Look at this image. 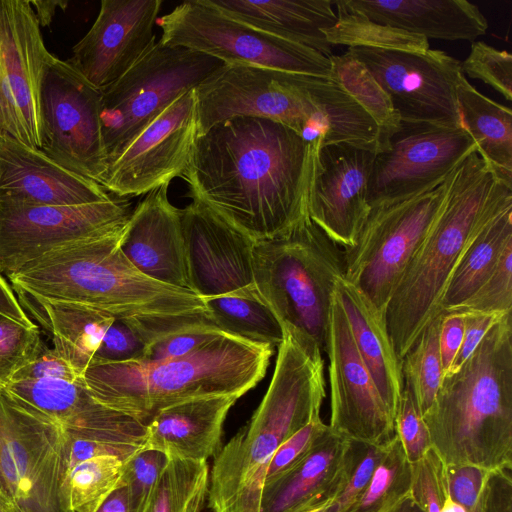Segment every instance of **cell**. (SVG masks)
Listing matches in <instances>:
<instances>
[{
    "mask_svg": "<svg viewBox=\"0 0 512 512\" xmlns=\"http://www.w3.org/2000/svg\"><path fill=\"white\" fill-rule=\"evenodd\" d=\"M279 122L238 116L198 135L181 178L189 196L254 242L286 235L308 216L314 152Z\"/></svg>",
    "mask_w": 512,
    "mask_h": 512,
    "instance_id": "1",
    "label": "cell"
},
{
    "mask_svg": "<svg viewBox=\"0 0 512 512\" xmlns=\"http://www.w3.org/2000/svg\"><path fill=\"white\" fill-rule=\"evenodd\" d=\"M443 189L438 212L386 308L388 331L401 360L443 313L445 289L465 252L487 226L512 210V185L498 178L476 150L449 173Z\"/></svg>",
    "mask_w": 512,
    "mask_h": 512,
    "instance_id": "2",
    "label": "cell"
},
{
    "mask_svg": "<svg viewBox=\"0 0 512 512\" xmlns=\"http://www.w3.org/2000/svg\"><path fill=\"white\" fill-rule=\"evenodd\" d=\"M445 465L512 468V315L506 313L461 368L443 378L423 415Z\"/></svg>",
    "mask_w": 512,
    "mask_h": 512,
    "instance_id": "3",
    "label": "cell"
},
{
    "mask_svg": "<svg viewBox=\"0 0 512 512\" xmlns=\"http://www.w3.org/2000/svg\"><path fill=\"white\" fill-rule=\"evenodd\" d=\"M124 226L43 254L7 276L12 288L114 318L205 315L195 293L155 281L128 261L120 248Z\"/></svg>",
    "mask_w": 512,
    "mask_h": 512,
    "instance_id": "4",
    "label": "cell"
},
{
    "mask_svg": "<svg viewBox=\"0 0 512 512\" xmlns=\"http://www.w3.org/2000/svg\"><path fill=\"white\" fill-rule=\"evenodd\" d=\"M273 350L223 333L183 357L92 365L82 378L98 402L146 426L159 410L176 403L243 396L265 376Z\"/></svg>",
    "mask_w": 512,
    "mask_h": 512,
    "instance_id": "5",
    "label": "cell"
},
{
    "mask_svg": "<svg viewBox=\"0 0 512 512\" xmlns=\"http://www.w3.org/2000/svg\"><path fill=\"white\" fill-rule=\"evenodd\" d=\"M344 249L310 218L284 236L255 242L254 285L282 327L326 353L331 298Z\"/></svg>",
    "mask_w": 512,
    "mask_h": 512,
    "instance_id": "6",
    "label": "cell"
},
{
    "mask_svg": "<svg viewBox=\"0 0 512 512\" xmlns=\"http://www.w3.org/2000/svg\"><path fill=\"white\" fill-rule=\"evenodd\" d=\"M160 41L224 65L264 67L329 78V57L240 21L211 3L188 0L157 19Z\"/></svg>",
    "mask_w": 512,
    "mask_h": 512,
    "instance_id": "7",
    "label": "cell"
},
{
    "mask_svg": "<svg viewBox=\"0 0 512 512\" xmlns=\"http://www.w3.org/2000/svg\"><path fill=\"white\" fill-rule=\"evenodd\" d=\"M223 65L160 40L121 78L101 90L100 121L108 163L171 102Z\"/></svg>",
    "mask_w": 512,
    "mask_h": 512,
    "instance_id": "8",
    "label": "cell"
},
{
    "mask_svg": "<svg viewBox=\"0 0 512 512\" xmlns=\"http://www.w3.org/2000/svg\"><path fill=\"white\" fill-rule=\"evenodd\" d=\"M310 75L264 67L222 65L195 88L198 132L238 116L270 119L307 142H323L326 121L309 89Z\"/></svg>",
    "mask_w": 512,
    "mask_h": 512,
    "instance_id": "9",
    "label": "cell"
},
{
    "mask_svg": "<svg viewBox=\"0 0 512 512\" xmlns=\"http://www.w3.org/2000/svg\"><path fill=\"white\" fill-rule=\"evenodd\" d=\"M0 489L17 512H71L63 490V429L0 386Z\"/></svg>",
    "mask_w": 512,
    "mask_h": 512,
    "instance_id": "10",
    "label": "cell"
},
{
    "mask_svg": "<svg viewBox=\"0 0 512 512\" xmlns=\"http://www.w3.org/2000/svg\"><path fill=\"white\" fill-rule=\"evenodd\" d=\"M443 191L442 183L420 195L371 209L354 246L344 250V278L384 313L438 212Z\"/></svg>",
    "mask_w": 512,
    "mask_h": 512,
    "instance_id": "11",
    "label": "cell"
},
{
    "mask_svg": "<svg viewBox=\"0 0 512 512\" xmlns=\"http://www.w3.org/2000/svg\"><path fill=\"white\" fill-rule=\"evenodd\" d=\"M100 99L99 89L66 61L52 56L40 86V150L63 167L97 183L108 165Z\"/></svg>",
    "mask_w": 512,
    "mask_h": 512,
    "instance_id": "12",
    "label": "cell"
},
{
    "mask_svg": "<svg viewBox=\"0 0 512 512\" xmlns=\"http://www.w3.org/2000/svg\"><path fill=\"white\" fill-rule=\"evenodd\" d=\"M474 150L464 128L401 121L375 153L367 189L370 209L438 187Z\"/></svg>",
    "mask_w": 512,
    "mask_h": 512,
    "instance_id": "13",
    "label": "cell"
},
{
    "mask_svg": "<svg viewBox=\"0 0 512 512\" xmlns=\"http://www.w3.org/2000/svg\"><path fill=\"white\" fill-rule=\"evenodd\" d=\"M388 95L402 122L462 127L456 89L461 62L441 50L348 48Z\"/></svg>",
    "mask_w": 512,
    "mask_h": 512,
    "instance_id": "14",
    "label": "cell"
},
{
    "mask_svg": "<svg viewBox=\"0 0 512 512\" xmlns=\"http://www.w3.org/2000/svg\"><path fill=\"white\" fill-rule=\"evenodd\" d=\"M30 1L0 0V133L41 149L40 86L52 58Z\"/></svg>",
    "mask_w": 512,
    "mask_h": 512,
    "instance_id": "15",
    "label": "cell"
},
{
    "mask_svg": "<svg viewBox=\"0 0 512 512\" xmlns=\"http://www.w3.org/2000/svg\"><path fill=\"white\" fill-rule=\"evenodd\" d=\"M125 200L78 205H36L0 197V274L6 276L59 246L123 227Z\"/></svg>",
    "mask_w": 512,
    "mask_h": 512,
    "instance_id": "16",
    "label": "cell"
},
{
    "mask_svg": "<svg viewBox=\"0 0 512 512\" xmlns=\"http://www.w3.org/2000/svg\"><path fill=\"white\" fill-rule=\"evenodd\" d=\"M195 89L171 102L111 160L99 184L118 197L139 196L181 177L198 137Z\"/></svg>",
    "mask_w": 512,
    "mask_h": 512,
    "instance_id": "17",
    "label": "cell"
},
{
    "mask_svg": "<svg viewBox=\"0 0 512 512\" xmlns=\"http://www.w3.org/2000/svg\"><path fill=\"white\" fill-rule=\"evenodd\" d=\"M330 423L343 438L386 445L395 436V416L380 396L354 342L345 311L333 291L328 342Z\"/></svg>",
    "mask_w": 512,
    "mask_h": 512,
    "instance_id": "18",
    "label": "cell"
},
{
    "mask_svg": "<svg viewBox=\"0 0 512 512\" xmlns=\"http://www.w3.org/2000/svg\"><path fill=\"white\" fill-rule=\"evenodd\" d=\"M375 153L349 144L321 145L313 155L308 216L344 250L370 213L367 189Z\"/></svg>",
    "mask_w": 512,
    "mask_h": 512,
    "instance_id": "19",
    "label": "cell"
},
{
    "mask_svg": "<svg viewBox=\"0 0 512 512\" xmlns=\"http://www.w3.org/2000/svg\"><path fill=\"white\" fill-rule=\"evenodd\" d=\"M161 0H103L92 27L66 62L100 91L129 71L156 43Z\"/></svg>",
    "mask_w": 512,
    "mask_h": 512,
    "instance_id": "20",
    "label": "cell"
},
{
    "mask_svg": "<svg viewBox=\"0 0 512 512\" xmlns=\"http://www.w3.org/2000/svg\"><path fill=\"white\" fill-rule=\"evenodd\" d=\"M180 215L190 291L204 299L254 286L252 239L197 199Z\"/></svg>",
    "mask_w": 512,
    "mask_h": 512,
    "instance_id": "21",
    "label": "cell"
},
{
    "mask_svg": "<svg viewBox=\"0 0 512 512\" xmlns=\"http://www.w3.org/2000/svg\"><path fill=\"white\" fill-rule=\"evenodd\" d=\"M10 396L48 417L66 432L110 442L143 446L146 426L98 402L83 378L10 381L1 386Z\"/></svg>",
    "mask_w": 512,
    "mask_h": 512,
    "instance_id": "22",
    "label": "cell"
},
{
    "mask_svg": "<svg viewBox=\"0 0 512 512\" xmlns=\"http://www.w3.org/2000/svg\"><path fill=\"white\" fill-rule=\"evenodd\" d=\"M168 186L138 203L123 228L120 248L142 274L190 290L180 209L169 201Z\"/></svg>",
    "mask_w": 512,
    "mask_h": 512,
    "instance_id": "23",
    "label": "cell"
},
{
    "mask_svg": "<svg viewBox=\"0 0 512 512\" xmlns=\"http://www.w3.org/2000/svg\"><path fill=\"white\" fill-rule=\"evenodd\" d=\"M0 197L50 206H78L112 198L96 181L2 133Z\"/></svg>",
    "mask_w": 512,
    "mask_h": 512,
    "instance_id": "24",
    "label": "cell"
},
{
    "mask_svg": "<svg viewBox=\"0 0 512 512\" xmlns=\"http://www.w3.org/2000/svg\"><path fill=\"white\" fill-rule=\"evenodd\" d=\"M239 398L208 396L165 407L146 425L143 446L170 458L207 461L220 451L224 421Z\"/></svg>",
    "mask_w": 512,
    "mask_h": 512,
    "instance_id": "25",
    "label": "cell"
},
{
    "mask_svg": "<svg viewBox=\"0 0 512 512\" xmlns=\"http://www.w3.org/2000/svg\"><path fill=\"white\" fill-rule=\"evenodd\" d=\"M367 18L406 32L445 41H474L488 23L467 0H346Z\"/></svg>",
    "mask_w": 512,
    "mask_h": 512,
    "instance_id": "26",
    "label": "cell"
},
{
    "mask_svg": "<svg viewBox=\"0 0 512 512\" xmlns=\"http://www.w3.org/2000/svg\"><path fill=\"white\" fill-rule=\"evenodd\" d=\"M348 441L328 428L299 463L264 484L259 512H303L332 501Z\"/></svg>",
    "mask_w": 512,
    "mask_h": 512,
    "instance_id": "27",
    "label": "cell"
},
{
    "mask_svg": "<svg viewBox=\"0 0 512 512\" xmlns=\"http://www.w3.org/2000/svg\"><path fill=\"white\" fill-rule=\"evenodd\" d=\"M334 292L345 311L357 350L380 396L395 416L404 378L402 360L390 337L386 315L344 276L337 279Z\"/></svg>",
    "mask_w": 512,
    "mask_h": 512,
    "instance_id": "28",
    "label": "cell"
},
{
    "mask_svg": "<svg viewBox=\"0 0 512 512\" xmlns=\"http://www.w3.org/2000/svg\"><path fill=\"white\" fill-rule=\"evenodd\" d=\"M213 5L257 29L330 57L323 34L337 20L330 0H210Z\"/></svg>",
    "mask_w": 512,
    "mask_h": 512,
    "instance_id": "29",
    "label": "cell"
},
{
    "mask_svg": "<svg viewBox=\"0 0 512 512\" xmlns=\"http://www.w3.org/2000/svg\"><path fill=\"white\" fill-rule=\"evenodd\" d=\"M13 290L26 314L50 333L53 349L83 377L115 318L84 306L46 301Z\"/></svg>",
    "mask_w": 512,
    "mask_h": 512,
    "instance_id": "30",
    "label": "cell"
},
{
    "mask_svg": "<svg viewBox=\"0 0 512 512\" xmlns=\"http://www.w3.org/2000/svg\"><path fill=\"white\" fill-rule=\"evenodd\" d=\"M457 105L462 127L494 174L512 185V111L480 93L462 75Z\"/></svg>",
    "mask_w": 512,
    "mask_h": 512,
    "instance_id": "31",
    "label": "cell"
},
{
    "mask_svg": "<svg viewBox=\"0 0 512 512\" xmlns=\"http://www.w3.org/2000/svg\"><path fill=\"white\" fill-rule=\"evenodd\" d=\"M207 320L220 331L248 342L278 346L284 330L255 285L203 299Z\"/></svg>",
    "mask_w": 512,
    "mask_h": 512,
    "instance_id": "32",
    "label": "cell"
},
{
    "mask_svg": "<svg viewBox=\"0 0 512 512\" xmlns=\"http://www.w3.org/2000/svg\"><path fill=\"white\" fill-rule=\"evenodd\" d=\"M511 242L512 210H509L485 228L457 264L444 292L443 312L464 302L487 280Z\"/></svg>",
    "mask_w": 512,
    "mask_h": 512,
    "instance_id": "33",
    "label": "cell"
},
{
    "mask_svg": "<svg viewBox=\"0 0 512 512\" xmlns=\"http://www.w3.org/2000/svg\"><path fill=\"white\" fill-rule=\"evenodd\" d=\"M337 20L323 29L328 43L348 48L368 47L385 50L425 52L429 42L425 37L375 22L348 5L346 0L333 1Z\"/></svg>",
    "mask_w": 512,
    "mask_h": 512,
    "instance_id": "34",
    "label": "cell"
},
{
    "mask_svg": "<svg viewBox=\"0 0 512 512\" xmlns=\"http://www.w3.org/2000/svg\"><path fill=\"white\" fill-rule=\"evenodd\" d=\"M209 475L205 460L170 458L143 512H201Z\"/></svg>",
    "mask_w": 512,
    "mask_h": 512,
    "instance_id": "35",
    "label": "cell"
},
{
    "mask_svg": "<svg viewBox=\"0 0 512 512\" xmlns=\"http://www.w3.org/2000/svg\"><path fill=\"white\" fill-rule=\"evenodd\" d=\"M329 59V79L346 92L378 125L382 132V148L387 137L401 123L388 95L363 64L349 52L339 56L331 55Z\"/></svg>",
    "mask_w": 512,
    "mask_h": 512,
    "instance_id": "36",
    "label": "cell"
},
{
    "mask_svg": "<svg viewBox=\"0 0 512 512\" xmlns=\"http://www.w3.org/2000/svg\"><path fill=\"white\" fill-rule=\"evenodd\" d=\"M443 314L434 318L422 331L402 359L404 385L407 386L424 415L435 401L443 380L439 334Z\"/></svg>",
    "mask_w": 512,
    "mask_h": 512,
    "instance_id": "37",
    "label": "cell"
},
{
    "mask_svg": "<svg viewBox=\"0 0 512 512\" xmlns=\"http://www.w3.org/2000/svg\"><path fill=\"white\" fill-rule=\"evenodd\" d=\"M412 478V464L396 435L386 445L366 490L348 512H387L411 493Z\"/></svg>",
    "mask_w": 512,
    "mask_h": 512,
    "instance_id": "38",
    "label": "cell"
},
{
    "mask_svg": "<svg viewBox=\"0 0 512 512\" xmlns=\"http://www.w3.org/2000/svg\"><path fill=\"white\" fill-rule=\"evenodd\" d=\"M123 460L97 456L74 466L65 476L63 490L71 512H94L117 486Z\"/></svg>",
    "mask_w": 512,
    "mask_h": 512,
    "instance_id": "39",
    "label": "cell"
},
{
    "mask_svg": "<svg viewBox=\"0 0 512 512\" xmlns=\"http://www.w3.org/2000/svg\"><path fill=\"white\" fill-rule=\"evenodd\" d=\"M386 445L348 441L340 478L332 498L335 512H348L359 500L384 454Z\"/></svg>",
    "mask_w": 512,
    "mask_h": 512,
    "instance_id": "40",
    "label": "cell"
},
{
    "mask_svg": "<svg viewBox=\"0 0 512 512\" xmlns=\"http://www.w3.org/2000/svg\"><path fill=\"white\" fill-rule=\"evenodd\" d=\"M169 460L166 453L142 446L123 461L119 482L127 488L130 512H143Z\"/></svg>",
    "mask_w": 512,
    "mask_h": 512,
    "instance_id": "41",
    "label": "cell"
},
{
    "mask_svg": "<svg viewBox=\"0 0 512 512\" xmlns=\"http://www.w3.org/2000/svg\"><path fill=\"white\" fill-rule=\"evenodd\" d=\"M37 326L29 327L0 316V386L44 349Z\"/></svg>",
    "mask_w": 512,
    "mask_h": 512,
    "instance_id": "42",
    "label": "cell"
},
{
    "mask_svg": "<svg viewBox=\"0 0 512 512\" xmlns=\"http://www.w3.org/2000/svg\"><path fill=\"white\" fill-rule=\"evenodd\" d=\"M512 309V242L509 243L494 271L464 302L444 313H506Z\"/></svg>",
    "mask_w": 512,
    "mask_h": 512,
    "instance_id": "43",
    "label": "cell"
},
{
    "mask_svg": "<svg viewBox=\"0 0 512 512\" xmlns=\"http://www.w3.org/2000/svg\"><path fill=\"white\" fill-rule=\"evenodd\" d=\"M461 72L484 82L511 101L512 55L506 50H498L483 41H473L467 58L461 62Z\"/></svg>",
    "mask_w": 512,
    "mask_h": 512,
    "instance_id": "44",
    "label": "cell"
},
{
    "mask_svg": "<svg viewBox=\"0 0 512 512\" xmlns=\"http://www.w3.org/2000/svg\"><path fill=\"white\" fill-rule=\"evenodd\" d=\"M395 430L411 464L422 459L432 448L423 415L411 390L405 385L395 415Z\"/></svg>",
    "mask_w": 512,
    "mask_h": 512,
    "instance_id": "45",
    "label": "cell"
},
{
    "mask_svg": "<svg viewBox=\"0 0 512 512\" xmlns=\"http://www.w3.org/2000/svg\"><path fill=\"white\" fill-rule=\"evenodd\" d=\"M223 333L210 323L191 325L150 343L142 360L160 361L183 357L217 339Z\"/></svg>",
    "mask_w": 512,
    "mask_h": 512,
    "instance_id": "46",
    "label": "cell"
},
{
    "mask_svg": "<svg viewBox=\"0 0 512 512\" xmlns=\"http://www.w3.org/2000/svg\"><path fill=\"white\" fill-rule=\"evenodd\" d=\"M328 428L329 426L320 418L310 422L284 441L267 464L264 484L276 479L299 463L313 449Z\"/></svg>",
    "mask_w": 512,
    "mask_h": 512,
    "instance_id": "47",
    "label": "cell"
},
{
    "mask_svg": "<svg viewBox=\"0 0 512 512\" xmlns=\"http://www.w3.org/2000/svg\"><path fill=\"white\" fill-rule=\"evenodd\" d=\"M141 447L83 437L63 430V482L66 474L80 462L104 455H114L124 461Z\"/></svg>",
    "mask_w": 512,
    "mask_h": 512,
    "instance_id": "48",
    "label": "cell"
},
{
    "mask_svg": "<svg viewBox=\"0 0 512 512\" xmlns=\"http://www.w3.org/2000/svg\"><path fill=\"white\" fill-rule=\"evenodd\" d=\"M487 473V470L471 465H445L449 496L466 512H470Z\"/></svg>",
    "mask_w": 512,
    "mask_h": 512,
    "instance_id": "49",
    "label": "cell"
},
{
    "mask_svg": "<svg viewBox=\"0 0 512 512\" xmlns=\"http://www.w3.org/2000/svg\"><path fill=\"white\" fill-rule=\"evenodd\" d=\"M470 512H512V468L488 471Z\"/></svg>",
    "mask_w": 512,
    "mask_h": 512,
    "instance_id": "50",
    "label": "cell"
},
{
    "mask_svg": "<svg viewBox=\"0 0 512 512\" xmlns=\"http://www.w3.org/2000/svg\"><path fill=\"white\" fill-rule=\"evenodd\" d=\"M46 378L75 381L82 378V376L65 359L59 356L54 349L44 347L42 352L29 364L20 368L10 381Z\"/></svg>",
    "mask_w": 512,
    "mask_h": 512,
    "instance_id": "51",
    "label": "cell"
},
{
    "mask_svg": "<svg viewBox=\"0 0 512 512\" xmlns=\"http://www.w3.org/2000/svg\"><path fill=\"white\" fill-rule=\"evenodd\" d=\"M506 313H462L464 315V333L462 344L452 365L444 377L457 372L461 368V366L477 348L487 332Z\"/></svg>",
    "mask_w": 512,
    "mask_h": 512,
    "instance_id": "52",
    "label": "cell"
},
{
    "mask_svg": "<svg viewBox=\"0 0 512 512\" xmlns=\"http://www.w3.org/2000/svg\"><path fill=\"white\" fill-rule=\"evenodd\" d=\"M463 333L464 315L456 312L444 313L439 334L443 377L448 372L461 347Z\"/></svg>",
    "mask_w": 512,
    "mask_h": 512,
    "instance_id": "53",
    "label": "cell"
},
{
    "mask_svg": "<svg viewBox=\"0 0 512 512\" xmlns=\"http://www.w3.org/2000/svg\"><path fill=\"white\" fill-rule=\"evenodd\" d=\"M0 316L14 320L22 325L36 326L20 305L13 288L0 274Z\"/></svg>",
    "mask_w": 512,
    "mask_h": 512,
    "instance_id": "54",
    "label": "cell"
},
{
    "mask_svg": "<svg viewBox=\"0 0 512 512\" xmlns=\"http://www.w3.org/2000/svg\"><path fill=\"white\" fill-rule=\"evenodd\" d=\"M94 512H130L126 486L118 482Z\"/></svg>",
    "mask_w": 512,
    "mask_h": 512,
    "instance_id": "55",
    "label": "cell"
},
{
    "mask_svg": "<svg viewBox=\"0 0 512 512\" xmlns=\"http://www.w3.org/2000/svg\"><path fill=\"white\" fill-rule=\"evenodd\" d=\"M32 6H35L36 10H34L37 20L41 26H47L52 21L57 7H60L62 10L65 9L67 5V1H30Z\"/></svg>",
    "mask_w": 512,
    "mask_h": 512,
    "instance_id": "56",
    "label": "cell"
},
{
    "mask_svg": "<svg viewBox=\"0 0 512 512\" xmlns=\"http://www.w3.org/2000/svg\"><path fill=\"white\" fill-rule=\"evenodd\" d=\"M387 512H425V510L413 499L410 493Z\"/></svg>",
    "mask_w": 512,
    "mask_h": 512,
    "instance_id": "57",
    "label": "cell"
},
{
    "mask_svg": "<svg viewBox=\"0 0 512 512\" xmlns=\"http://www.w3.org/2000/svg\"><path fill=\"white\" fill-rule=\"evenodd\" d=\"M0 512H17L11 500L0 489Z\"/></svg>",
    "mask_w": 512,
    "mask_h": 512,
    "instance_id": "58",
    "label": "cell"
},
{
    "mask_svg": "<svg viewBox=\"0 0 512 512\" xmlns=\"http://www.w3.org/2000/svg\"><path fill=\"white\" fill-rule=\"evenodd\" d=\"M303 512H335V510L332 501L328 500Z\"/></svg>",
    "mask_w": 512,
    "mask_h": 512,
    "instance_id": "59",
    "label": "cell"
}]
</instances>
